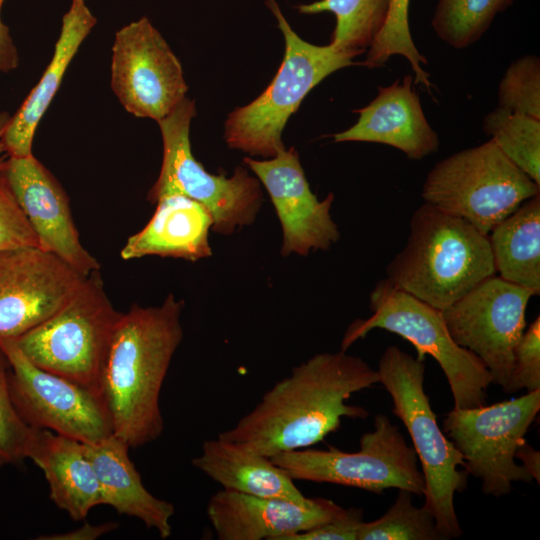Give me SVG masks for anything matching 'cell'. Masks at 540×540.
Instances as JSON below:
<instances>
[{"mask_svg":"<svg viewBox=\"0 0 540 540\" xmlns=\"http://www.w3.org/2000/svg\"><path fill=\"white\" fill-rule=\"evenodd\" d=\"M380 383L377 370L346 351L314 355L264 393L256 406L218 437L265 457L311 447L343 417L369 412L349 405L352 394Z\"/></svg>","mask_w":540,"mask_h":540,"instance_id":"obj_1","label":"cell"},{"mask_svg":"<svg viewBox=\"0 0 540 540\" xmlns=\"http://www.w3.org/2000/svg\"><path fill=\"white\" fill-rule=\"evenodd\" d=\"M184 302L173 294L160 306L133 305L121 313L105 355L100 393L113 435L130 448L157 440L164 430L160 393L183 338Z\"/></svg>","mask_w":540,"mask_h":540,"instance_id":"obj_2","label":"cell"},{"mask_svg":"<svg viewBox=\"0 0 540 540\" xmlns=\"http://www.w3.org/2000/svg\"><path fill=\"white\" fill-rule=\"evenodd\" d=\"M386 274L394 287L442 311L496 270L488 235L425 202Z\"/></svg>","mask_w":540,"mask_h":540,"instance_id":"obj_3","label":"cell"},{"mask_svg":"<svg viewBox=\"0 0 540 540\" xmlns=\"http://www.w3.org/2000/svg\"><path fill=\"white\" fill-rule=\"evenodd\" d=\"M380 383L392 398V412L406 427L420 460L425 480V507L435 518L443 540L462 535L454 507L455 493L467 487L462 455L440 429L424 390L425 364L397 346L383 352L378 366Z\"/></svg>","mask_w":540,"mask_h":540,"instance_id":"obj_4","label":"cell"},{"mask_svg":"<svg viewBox=\"0 0 540 540\" xmlns=\"http://www.w3.org/2000/svg\"><path fill=\"white\" fill-rule=\"evenodd\" d=\"M285 40L282 63L269 86L249 104L234 109L224 125L231 149L272 158L285 148L282 132L305 96L333 72L354 65L355 55L333 44L315 45L298 36L276 0H265Z\"/></svg>","mask_w":540,"mask_h":540,"instance_id":"obj_5","label":"cell"},{"mask_svg":"<svg viewBox=\"0 0 540 540\" xmlns=\"http://www.w3.org/2000/svg\"><path fill=\"white\" fill-rule=\"evenodd\" d=\"M372 315L355 320L341 343L346 351L355 341L379 328L395 333L417 350V359L432 356L443 370L454 407L476 408L485 405L492 376L480 359L452 339L440 310L411 294L379 281L369 296Z\"/></svg>","mask_w":540,"mask_h":540,"instance_id":"obj_6","label":"cell"},{"mask_svg":"<svg viewBox=\"0 0 540 540\" xmlns=\"http://www.w3.org/2000/svg\"><path fill=\"white\" fill-rule=\"evenodd\" d=\"M99 271L88 275L53 315L14 340L38 367L101 395L102 367L121 312L113 307Z\"/></svg>","mask_w":540,"mask_h":540,"instance_id":"obj_7","label":"cell"},{"mask_svg":"<svg viewBox=\"0 0 540 540\" xmlns=\"http://www.w3.org/2000/svg\"><path fill=\"white\" fill-rule=\"evenodd\" d=\"M540 194V184L511 162L490 139L456 152L427 174L422 198L488 235L523 202Z\"/></svg>","mask_w":540,"mask_h":540,"instance_id":"obj_8","label":"cell"},{"mask_svg":"<svg viewBox=\"0 0 540 540\" xmlns=\"http://www.w3.org/2000/svg\"><path fill=\"white\" fill-rule=\"evenodd\" d=\"M195 115V102L186 97L157 122L163 159L148 199L152 201L164 193H181L207 208L213 219V231L230 235L255 221L262 205L260 181L242 166L236 167L228 178L209 173L196 160L190 143V125Z\"/></svg>","mask_w":540,"mask_h":540,"instance_id":"obj_9","label":"cell"},{"mask_svg":"<svg viewBox=\"0 0 540 540\" xmlns=\"http://www.w3.org/2000/svg\"><path fill=\"white\" fill-rule=\"evenodd\" d=\"M270 459L293 480L332 483L376 494L397 488L423 496L425 489L414 449L384 414H378L374 429L362 435L357 452L308 447L282 452Z\"/></svg>","mask_w":540,"mask_h":540,"instance_id":"obj_10","label":"cell"},{"mask_svg":"<svg viewBox=\"0 0 540 540\" xmlns=\"http://www.w3.org/2000/svg\"><path fill=\"white\" fill-rule=\"evenodd\" d=\"M539 410L537 389L490 406L454 407L444 418V434L462 455L467 473L482 481L486 495L505 496L513 483L534 480L515 462V452Z\"/></svg>","mask_w":540,"mask_h":540,"instance_id":"obj_11","label":"cell"},{"mask_svg":"<svg viewBox=\"0 0 540 540\" xmlns=\"http://www.w3.org/2000/svg\"><path fill=\"white\" fill-rule=\"evenodd\" d=\"M9 370L13 405L31 428L48 429L83 443L113 435L102 396L61 375L32 363L12 338H0Z\"/></svg>","mask_w":540,"mask_h":540,"instance_id":"obj_12","label":"cell"},{"mask_svg":"<svg viewBox=\"0 0 540 540\" xmlns=\"http://www.w3.org/2000/svg\"><path fill=\"white\" fill-rule=\"evenodd\" d=\"M534 293L497 274L483 280L441 311L455 343L473 354L504 390L514 350L525 331V312Z\"/></svg>","mask_w":540,"mask_h":540,"instance_id":"obj_13","label":"cell"},{"mask_svg":"<svg viewBox=\"0 0 540 540\" xmlns=\"http://www.w3.org/2000/svg\"><path fill=\"white\" fill-rule=\"evenodd\" d=\"M111 88L124 109L156 122L186 98L182 65L161 33L142 17L115 34Z\"/></svg>","mask_w":540,"mask_h":540,"instance_id":"obj_14","label":"cell"},{"mask_svg":"<svg viewBox=\"0 0 540 540\" xmlns=\"http://www.w3.org/2000/svg\"><path fill=\"white\" fill-rule=\"evenodd\" d=\"M86 277L38 246L0 252V338L16 339L48 319Z\"/></svg>","mask_w":540,"mask_h":540,"instance_id":"obj_15","label":"cell"},{"mask_svg":"<svg viewBox=\"0 0 540 540\" xmlns=\"http://www.w3.org/2000/svg\"><path fill=\"white\" fill-rule=\"evenodd\" d=\"M267 190L283 230L281 254L307 256L328 250L340 238L330 215L333 193L320 201L311 191L294 147L266 160L243 159Z\"/></svg>","mask_w":540,"mask_h":540,"instance_id":"obj_16","label":"cell"},{"mask_svg":"<svg viewBox=\"0 0 540 540\" xmlns=\"http://www.w3.org/2000/svg\"><path fill=\"white\" fill-rule=\"evenodd\" d=\"M3 171L39 247L85 276L100 270L98 260L80 241L69 198L54 175L33 155L7 157Z\"/></svg>","mask_w":540,"mask_h":540,"instance_id":"obj_17","label":"cell"},{"mask_svg":"<svg viewBox=\"0 0 540 540\" xmlns=\"http://www.w3.org/2000/svg\"><path fill=\"white\" fill-rule=\"evenodd\" d=\"M330 499L305 502L266 498L221 489L210 498L207 516L219 540H284L345 513Z\"/></svg>","mask_w":540,"mask_h":540,"instance_id":"obj_18","label":"cell"},{"mask_svg":"<svg viewBox=\"0 0 540 540\" xmlns=\"http://www.w3.org/2000/svg\"><path fill=\"white\" fill-rule=\"evenodd\" d=\"M357 122L333 135L335 142H372L392 146L409 159H423L439 149V137L424 114L413 76L406 75L389 86H379L377 96L354 110Z\"/></svg>","mask_w":540,"mask_h":540,"instance_id":"obj_19","label":"cell"},{"mask_svg":"<svg viewBox=\"0 0 540 540\" xmlns=\"http://www.w3.org/2000/svg\"><path fill=\"white\" fill-rule=\"evenodd\" d=\"M151 202L156 204L153 216L127 239L120 251L122 259L160 256L195 262L212 254L208 237L213 219L206 207L176 192Z\"/></svg>","mask_w":540,"mask_h":540,"instance_id":"obj_20","label":"cell"},{"mask_svg":"<svg viewBox=\"0 0 540 540\" xmlns=\"http://www.w3.org/2000/svg\"><path fill=\"white\" fill-rule=\"evenodd\" d=\"M97 22L85 0H72L62 18L53 56L42 77L17 112L10 117L1 142L8 157L33 155L38 124L58 92L65 72L79 47Z\"/></svg>","mask_w":540,"mask_h":540,"instance_id":"obj_21","label":"cell"},{"mask_svg":"<svg viewBox=\"0 0 540 540\" xmlns=\"http://www.w3.org/2000/svg\"><path fill=\"white\" fill-rule=\"evenodd\" d=\"M25 456L43 471L51 500L73 520L85 519L101 505L98 480L83 442L31 428Z\"/></svg>","mask_w":540,"mask_h":540,"instance_id":"obj_22","label":"cell"},{"mask_svg":"<svg viewBox=\"0 0 540 540\" xmlns=\"http://www.w3.org/2000/svg\"><path fill=\"white\" fill-rule=\"evenodd\" d=\"M84 445L98 480L100 504L113 507L119 514L138 518L148 529L156 530L162 539L170 537L174 505L146 489L129 458V445L114 435Z\"/></svg>","mask_w":540,"mask_h":540,"instance_id":"obj_23","label":"cell"},{"mask_svg":"<svg viewBox=\"0 0 540 540\" xmlns=\"http://www.w3.org/2000/svg\"><path fill=\"white\" fill-rule=\"evenodd\" d=\"M192 465L225 490L295 502L308 500L294 480L270 458L218 436L204 441Z\"/></svg>","mask_w":540,"mask_h":540,"instance_id":"obj_24","label":"cell"},{"mask_svg":"<svg viewBox=\"0 0 540 540\" xmlns=\"http://www.w3.org/2000/svg\"><path fill=\"white\" fill-rule=\"evenodd\" d=\"M496 274L540 294V194L523 202L488 233Z\"/></svg>","mask_w":540,"mask_h":540,"instance_id":"obj_25","label":"cell"},{"mask_svg":"<svg viewBox=\"0 0 540 540\" xmlns=\"http://www.w3.org/2000/svg\"><path fill=\"white\" fill-rule=\"evenodd\" d=\"M390 0H319L297 6L300 13L334 14L336 24L331 44L355 56L369 48L381 30Z\"/></svg>","mask_w":540,"mask_h":540,"instance_id":"obj_26","label":"cell"},{"mask_svg":"<svg viewBox=\"0 0 540 540\" xmlns=\"http://www.w3.org/2000/svg\"><path fill=\"white\" fill-rule=\"evenodd\" d=\"M483 130L511 162L540 184V119L498 106L485 116Z\"/></svg>","mask_w":540,"mask_h":540,"instance_id":"obj_27","label":"cell"},{"mask_svg":"<svg viewBox=\"0 0 540 540\" xmlns=\"http://www.w3.org/2000/svg\"><path fill=\"white\" fill-rule=\"evenodd\" d=\"M514 0H438L431 25L436 35L456 49L477 42L495 16Z\"/></svg>","mask_w":540,"mask_h":540,"instance_id":"obj_28","label":"cell"},{"mask_svg":"<svg viewBox=\"0 0 540 540\" xmlns=\"http://www.w3.org/2000/svg\"><path fill=\"white\" fill-rule=\"evenodd\" d=\"M409 4L410 0H390L386 20L360 65L370 69L382 67L390 57L403 56L409 61L415 74V84L421 85L432 95L434 86L430 81V74L421 66L427 65L428 61L416 48L410 32Z\"/></svg>","mask_w":540,"mask_h":540,"instance_id":"obj_29","label":"cell"},{"mask_svg":"<svg viewBox=\"0 0 540 540\" xmlns=\"http://www.w3.org/2000/svg\"><path fill=\"white\" fill-rule=\"evenodd\" d=\"M389 510L377 520L360 524L356 540H443L434 516L412 503V493L398 489Z\"/></svg>","mask_w":540,"mask_h":540,"instance_id":"obj_30","label":"cell"},{"mask_svg":"<svg viewBox=\"0 0 540 540\" xmlns=\"http://www.w3.org/2000/svg\"><path fill=\"white\" fill-rule=\"evenodd\" d=\"M498 106L540 119V59L525 55L510 64L498 89Z\"/></svg>","mask_w":540,"mask_h":540,"instance_id":"obj_31","label":"cell"},{"mask_svg":"<svg viewBox=\"0 0 540 540\" xmlns=\"http://www.w3.org/2000/svg\"><path fill=\"white\" fill-rule=\"evenodd\" d=\"M10 366L0 349V468L26 458L30 427L17 413L9 389Z\"/></svg>","mask_w":540,"mask_h":540,"instance_id":"obj_32","label":"cell"},{"mask_svg":"<svg viewBox=\"0 0 540 540\" xmlns=\"http://www.w3.org/2000/svg\"><path fill=\"white\" fill-rule=\"evenodd\" d=\"M540 389V317L528 326L514 350L513 368L504 392Z\"/></svg>","mask_w":540,"mask_h":540,"instance_id":"obj_33","label":"cell"},{"mask_svg":"<svg viewBox=\"0 0 540 540\" xmlns=\"http://www.w3.org/2000/svg\"><path fill=\"white\" fill-rule=\"evenodd\" d=\"M38 246L37 237L0 170V252Z\"/></svg>","mask_w":540,"mask_h":540,"instance_id":"obj_34","label":"cell"},{"mask_svg":"<svg viewBox=\"0 0 540 540\" xmlns=\"http://www.w3.org/2000/svg\"><path fill=\"white\" fill-rule=\"evenodd\" d=\"M362 516L361 509H346L343 515L284 540H356Z\"/></svg>","mask_w":540,"mask_h":540,"instance_id":"obj_35","label":"cell"},{"mask_svg":"<svg viewBox=\"0 0 540 540\" xmlns=\"http://www.w3.org/2000/svg\"><path fill=\"white\" fill-rule=\"evenodd\" d=\"M4 1L0 0V72L7 73L17 68L19 55L9 28L1 18Z\"/></svg>","mask_w":540,"mask_h":540,"instance_id":"obj_36","label":"cell"},{"mask_svg":"<svg viewBox=\"0 0 540 540\" xmlns=\"http://www.w3.org/2000/svg\"><path fill=\"white\" fill-rule=\"evenodd\" d=\"M117 527L115 523H105L102 525L92 526L85 523L81 528L67 532L65 534L53 535L51 537H43L42 539H59V540H91L95 539Z\"/></svg>","mask_w":540,"mask_h":540,"instance_id":"obj_37","label":"cell"},{"mask_svg":"<svg viewBox=\"0 0 540 540\" xmlns=\"http://www.w3.org/2000/svg\"><path fill=\"white\" fill-rule=\"evenodd\" d=\"M515 458L523 463L522 466L530 473L537 483H540V453L523 440L517 447Z\"/></svg>","mask_w":540,"mask_h":540,"instance_id":"obj_38","label":"cell"},{"mask_svg":"<svg viewBox=\"0 0 540 540\" xmlns=\"http://www.w3.org/2000/svg\"><path fill=\"white\" fill-rule=\"evenodd\" d=\"M10 115L7 112H0V170H3L5 167L6 159H7V153L5 151V148L1 142L2 134L7 126V123L10 119Z\"/></svg>","mask_w":540,"mask_h":540,"instance_id":"obj_39","label":"cell"}]
</instances>
